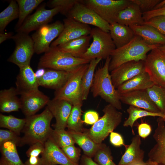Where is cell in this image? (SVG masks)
I'll list each match as a JSON object with an SVG mask.
<instances>
[{"label":"cell","mask_w":165,"mask_h":165,"mask_svg":"<svg viewBox=\"0 0 165 165\" xmlns=\"http://www.w3.org/2000/svg\"><path fill=\"white\" fill-rule=\"evenodd\" d=\"M145 72L144 61L124 63L111 72L112 83L116 89L126 81Z\"/></svg>","instance_id":"cell-15"},{"label":"cell","mask_w":165,"mask_h":165,"mask_svg":"<svg viewBox=\"0 0 165 165\" xmlns=\"http://www.w3.org/2000/svg\"><path fill=\"white\" fill-rule=\"evenodd\" d=\"M158 48L163 52L165 53V45L160 46Z\"/></svg>","instance_id":"cell-56"},{"label":"cell","mask_w":165,"mask_h":165,"mask_svg":"<svg viewBox=\"0 0 165 165\" xmlns=\"http://www.w3.org/2000/svg\"><path fill=\"white\" fill-rule=\"evenodd\" d=\"M53 116L47 106L41 113L26 117L22 131V145H31L36 142L44 144L50 137L53 129L50 123Z\"/></svg>","instance_id":"cell-1"},{"label":"cell","mask_w":165,"mask_h":165,"mask_svg":"<svg viewBox=\"0 0 165 165\" xmlns=\"http://www.w3.org/2000/svg\"><path fill=\"white\" fill-rule=\"evenodd\" d=\"M61 149L71 161L74 163L78 164L81 156L80 149L73 145L63 147Z\"/></svg>","instance_id":"cell-44"},{"label":"cell","mask_w":165,"mask_h":165,"mask_svg":"<svg viewBox=\"0 0 165 165\" xmlns=\"http://www.w3.org/2000/svg\"><path fill=\"white\" fill-rule=\"evenodd\" d=\"M26 122V118L20 119L12 115L0 114V127L14 132L18 135L22 131Z\"/></svg>","instance_id":"cell-36"},{"label":"cell","mask_w":165,"mask_h":165,"mask_svg":"<svg viewBox=\"0 0 165 165\" xmlns=\"http://www.w3.org/2000/svg\"><path fill=\"white\" fill-rule=\"evenodd\" d=\"M109 33L116 48H120L127 44L136 35L129 26L117 22L110 24Z\"/></svg>","instance_id":"cell-26"},{"label":"cell","mask_w":165,"mask_h":165,"mask_svg":"<svg viewBox=\"0 0 165 165\" xmlns=\"http://www.w3.org/2000/svg\"><path fill=\"white\" fill-rule=\"evenodd\" d=\"M137 4L142 13L154 9L162 1L160 0H131Z\"/></svg>","instance_id":"cell-46"},{"label":"cell","mask_w":165,"mask_h":165,"mask_svg":"<svg viewBox=\"0 0 165 165\" xmlns=\"http://www.w3.org/2000/svg\"><path fill=\"white\" fill-rule=\"evenodd\" d=\"M50 137L61 148L75 143L68 131L65 129L53 130Z\"/></svg>","instance_id":"cell-39"},{"label":"cell","mask_w":165,"mask_h":165,"mask_svg":"<svg viewBox=\"0 0 165 165\" xmlns=\"http://www.w3.org/2000/svg\"><path fill=\"white\" fill-rule=\"evenodd\" d=\"M16 146L14 142L10 141L0 145V165H24L18 153Z\"/></svg>","instance_id":"cell-31"},{"label":"cell","mask_w":165,"mask_h":165,"mask_svg":"<svg viewBox=\"0 0 165 165\" xmlns=\"http://www.w3.org/2000/svg\"><path fill=\"white\" fill-rule=\"evenodd\" d=\"M79 165H99L93 160L91 158L85 155L82 156L81 158L80 164Z\"/></svg>","instance_id":"cell-52"},{"label":"cell","mask_w":165,"mask_h":165,"mask_svg":"<svg viewBox=\"0 0 165 165\" xmlns=\"http://www.w3.org/2000/svg\"><path fill=\"white\" fill-rule=\"evenodd\" d=\"M141 137L137 134L132 138L129 145H126L125 151L118 165H131L144 162L145 152L140 148Z\"/></svg>","instance_id":"cell-23"},{"label":"cell","mask_w":165,"mask_h":165,"mask_svg":"<svg viewBox=\"0 0 165 165\" xmlns=\"http://www.w3.org/2000/svg\"><path fill=\"white\" fill-rule=\"evenodd\" d=\"M91 38L90 35H84L57 46L62 51L80 58L89 47Z\"/></svg>","instance_id":"cell-28"},{"label":"cell","mask_w":165,"mask_h":165,"mask_svg":"<svg viewBox=\"0 0 165 165\" xmlns=\"http://www.w3.org/2000/svg\"><path fill=\"white\" fill-rule=\"evenodd\" d=\"M94 160L99 165H116L113 161L109 147L102 143L94 156Z\"/></svg>","instance_id":"cell-40"},{"label":"cell","mask_w":165,"mask_h":165,"mask_svg":"<svg viewBox=\"0 0 165 165\" xmlns=\"http://www.w3.org/2000/svg\"><path fill=\"white\" fill-rule=\"evenodd\" d=\"M60 7H56L50 9H46L43 4L40 6L32 14L28 16L21 26L16 30L17 32L28 34L36 30L43 25L47 24L53 17L61 11Z\"/></svg>","instance_id":"cell-13"},{"label":"cell","mask_w":165,"mask_h":165,"mask_svg":"<svg viewBox=\"0 0 165 165\" xmlns=\"http://www.w3.org/2000/svg\"><path fill=\"white\" fill-rule=\"evenodd\" d=\"M19 8L16 0H12L8 6L0 13V33L11 21L19 17Z\"/></svg>","instance_id":"cell-35"},{"label":"cell","mask_w":165,"mask_h":165,"mask_svg":"<svg viewBox=\"0 0 165 165\" xmlns=\"http://www.w3.org/2000/svg\"><path fill=\"white\" fill-rule=\"evenodd\" d=\"M153 135L155 144L148 154V160L159 165H165V120L159 117Z\"/></svg>","instance_id":"cell-16"},{"label":"cell","mask_w":165,"mask_h":165,"mask_svg":"<svg viewBox=\"0 0 165 165\" xmlns=\"http://www.w3.org/2000/svg\"><path fill=\"white\" fill-rule=\"evenodd\" d=\"M110 141L111 144L115 147H119L126 145L122 136L117 132L113 131L110 133Z\"/></svg>","instance_id":"cell-49"},{"label":"cell","mask_w":165,"mask_h":165,"mask_svg":"<svg viewBox=\"0 0 165 165\" xmlns=\"http://www.w3.org/2000/svg\"><path fill=\"white\" fill-rule=\"evenodd\" d=\"M144 24L152 26L165 36V16H159L145 21Z\"/></svg>","instance_id":"cell-43"},{"label":"cell","mask_w":165,"mask_h":165,"mask_svg":"<svg viewBox=\"0 0 165 165\" xmlns=\"http://www.w3.org/2000/svg\"><path fill=\"white\" fill-rule=\"evenodd\" d=\"M64 28L63 23L57 20L50 24L41 27L32 35L35 53L39 54L45 53L50 48L53 40L57 38Z\"/></svg>","instance_id":"cell-10"},{"label":"cell","mask_w":165,"mask_h":165,"mask_svg":"<svg viewBox=\"0 0 165 165\" xmlns=\"http://www.w3.org/2000/svg\"><path fill=\"white\" fill-rule=\"evenodd\" d=\"M110 57L105 60L102 67L95 72L91 91L94 97H100L106 102L117 110L122 109L119 94L113 86L109 73V66Z\"/></svg>","instance_id":"cell-3"},{"label":"cell","mask_w":165,"mask_h":165,"mask_svg":"<svg viewBox=\"0 0 165 165\" xmlns=\"http://www.w3.org/2000/svg\"><path fill=\"white\" fill-rule=\"evenodd\" d=\"M82 1L80 0L77 2L66 16L85 24L95 26L104 31L109 32L110 24L94 10L87 7Z\"/></svg>","instance_id":"cell-12"},{"label":"cell","mask_w":165,"mask_h":165,"mask_svg":"<svg viewBox=\"0 0 165 165\" xmlns=\"http://www.w3.org/2000/svg\"><path fill=\"white\" fill-rule=\"evenodd\" d=\"M68 131L77 144L83 150L84 155L90 158L94 157L95 154L101 147L102 143L94 142L88 135L83 132L72 131Z\"/></svg>","instance_id":"cell-30"},{"label":"cell","mask_w":165,"mask_h":165,"mask_svg":"<svg viewBox=\"0 0 165 165\" xmlns=\"http://www.w3.org/2000/svg\"><path fill=\"white\" fill-rule=\"evenodd\" d=\"M146 91L160 112L165 114V88L154 84Z\"/></svg>","instance_id":"cell-38"},{"label":"cell","mask_w":165,"mask_h":165,"mask_svg":"<svg viewBox=\"0 0 165 165\" xmlns=\"http://www.w3.org/2000/svg\"><path fill=\"white\" fill-rule=\"evenodd\" d=\"M119 98L121 102L130 106L151 112H161L150 98L146 90H135L120 94Z\"/></svg>","instance_id":"cell-17"},{"label":"cell","mask_w":165,"mask_h":165,"mask_svg":"<svg viewBox=\"0 0 165 165\" xmlns=\"http://www.w3.org/2000/svg\"><path fill=\"white\" fill-rule=\"evenodd\" d=\"M90 35L92 42L80 58L90 61L97 58L106 59L110 57L116 47L109 33L96 27L92 28Z\"/></svg>","instance_id":"cell-7"},{"label":"cell","mask_w":165,"mask_h":165,"mask_svg":"<svg viewBox=\"0 0 165 165\" xmlns=\"http://www.w3.org/2000/svg\"><path fill=\"white\" fill-rule=\"evenodd\" d=\"M127 112L129 114L127 119L123 123L125 127L130 126L132 129L133 134H134L133 126L135 122L138 119L146 116H158L163 118L165 120V114L162 113L151 112L144 109L130 106L127 109Z\"/></svg>","instance_id":"cell-33"},{"label":"cell","mask_w":165,"mask_h":165,"mask_svg":"<svg viewBox=\"0 0 165 165\" xmlns=\"http://www.w3.org/2000/svg\"><path fill=\"white\" fill-rule=\"evenodd\" d=\"M129 27L136 35L140 36L147 43L151 45H165V36L153 27L145 24Z\"/></svg>","instance_id":"cell-24"},{"label":"cell","mask_w":165,"mask_h":165,"mask_svg":"<svg viewBox=\"0 0 165 165\" xmlns=\"http://www.w3.org/2000/svg\"><path fill=\"white\" fill-rule=\"evenodd\" d=\"M44 144L36 142L31 145L26 153L28 158L31 156L38 157L44 152Z\"/></svg>","instance_id":"cell-47"},{"label":"cell","mask_w":165,"mask_h":165,"mask_svg":"<svg viewBox=\"0 0 165 165\" xmlns=\"http://www.w3.org/2000/svg\"><path fill=\"white\" fill-rule=\"evenodd\" d=\"M41 77L37 79L38 85L43 87L55 90L61 88L65 83L72 72L45 69Z\"/></svg>","instance_id":"cell-22"},{"label":"cell","mask_w":165,"mask_h":165,"mask_svg":"<svg viewBox=\"0 0 165 165\" xmlns=\"http://www.w3.org/2000/svg\"><path fill=\"white\" fill-rule=\"evenodd\" d=\"M90 61L62 51L57 46L50 47L40 58L38 68L70 72Z\"/></svg>","instance_id":"cell-4"},{"label":"cell","mask_w":165,"mask_h":165,"mask_svg":"<svg viewBox=\"0 0 165 165\" xmlns=\"http://www.w3.org/2000/svg\"><path fill=\"white\" fill-rule=\"evenodd\" d=\"M80 0H52L49 2V6L54 8L60 7L61 9V13L66 16L69 11Z\"/></svg>","instance_id":"cell-41"},{"label":"cell","mask_w":165,"mask_h":165,"mask_svg":"<svg viewBox=\"0 0 165 165\" xmlns=\"http://www.w3.org/2000/svg\"><path fill=\"white\" fill-rule=\"evenodd\" d=\"M116 22L121 24L131 26L143 24L145 21L143 13L138 6L132 2L118 13Z\"/></svg>","instance_id":"cell-25"},{"label":"cell","mask_w":165,"mask_h":165,"mask_svg":"<svg viewBox=\"0 0 165 165\" xmlns=\"http://www.w3.org/2000/svg\"><path fill=\"white\" fill-rule=\"evenodd\" d=\"M47 105L56 119V123L53 125L54 129H65L73 107L72 104L64 100L53 98L50 100Z\"/></svg>","instance_id":"cell-20"},{"label":"cell","mask_w":165,"mask_h":165,"mask_svg":"<svg viewBox=\"0 0 165 165\" xmlns=\"http://www.w3.org/2000/svg\"><path fill=\"white\" fill-rule=\"evenodd\" d=\"M41 154L42 165H79L71 161L50 137L44 144Z\"/></svg>","instance_id":"cell-18"},{"label":"cell","mask_w":165,"mask_h":165,"mask_svg":"<svg viewBox=\"0 0 165 165\" xmlns=\"http://www.w3.org/2000/svg\"><path fill=\"white\" fill-rule=\"evenodd\" d=\"M144 62L145 71L154 84L165 88V53L156 48L147 55Z\"/></svg>","instance_id":"cell-11"},{"label":"cell","mask_w":165,"mask_h":165,"mask_svg":"<svg viewBox=\"0 0 165 165\" xmlns=\"http://www.w3.org/2000/svg\"><path fill=\"white\" fill-rule=\"evenodd\" d=\"M16 88L13 87L4 89L0 91V110L2 112L18 111L20 109V99Z\"/></svg>","instance_id":"cell-29"},{"label":"cell","mask_w":165,"mask_h":165,"mask_svg":"<svg viewBox=\"0 0 165 165\" xmlns=\"http://www.w3.org/2000/svg\"><path fill=\"white\" fill-rule=\"evenodd\" d=\"M131 165H147L146 162H144L134 164Z\"/></svg>","instance_id":"cell-57"},{"label":"cell","mask_w":165,"mask_h":165,"mask_svg":"<svg viewBox=\"0 0 165 165\" xmlns=\"http://www.w3.org/2000/svg\"><path fill=\"white\" fill-rule=\"evenodd\" d=\"M154 85L149 75L145 71L126 81L116 89L122 94L138 90H146Z\"/></svg>","instance_id":"cell-27"},{"label":"cell","mask_w":165,"mask_h":165,"mask_svg":"<svg viewBox=\"0 0 165 165\" xmlns=\"http://www.w3.org/2000/svg\"><path fill=\"white\" fill-rule=\"evenodd\" d=\"M44 0H17L19 11L18 20L16 26V30L22 25L28 16Z\"/></svg>","instance_id":"cell-34"},{"label":"cell","mask_w":165,"mask_h":165,"mask_svg":"<svg viewBox=\"0 0 165 165\" xmlns=\"http://www.w3.org/2000/svg\"><path fill=\"white\" fill-rule=\"evenodd\" d=\"M19 68L16 82V88L18 95H21L38 90L39 86L37 79L30 65L22 66Z\"/></svg>","instance_id":"cell-21"},{"label":"cell","mask_w":165,"mask_h":165,"mask_svg":"<svg viewBox=\"0 0 165 165\" xmlns=\"http://www.w3.org/2000/svg\"><path fill=\"white\" fill-rule=\"evenodd\" d=\"M82 105H73L67 123V127L69 130L76 132H83L85 130L83 127L84 121L81 119V107Z\"/></svg>","instance_id":"cell-37"},{"label":"cell","mask_w":165,"mask_h":165,"mask_svg":"<svg viewBox=\"0 0 165 165\" xmlns=\"http://www.w3.org/2000/svg\"><path fill=\"white\" fill-rule=\"evenodd\" d=\"M99 119L98 112L94 110H89L85 112L84 116V122L88 125H93Z\"/></svg>","instance_id":"cell-48"},{"label":"cell","mask_w":165,"mask_h":165,"mask_svg":"<svg viewBox=\"0 0 165 165\" xmlns=\"http://www.w3.org/2000/svg\"><path fill=\"white\" fill-rule=\"evenodd\" d=\"M89 66V64L80 65L75 69L64 84L55 91L53 98L64 100L73 105H82L81 82L82 76Z\"/></svg>","instance_id":"cell-6"},{"label":"cell","mask_w":165,"mask_h":165,"mask_svg":"<svg viewBox=\"0 0 165 165\" xmlns=\"http://www.w3.org/2000/svg\"><path fill=\"white\" fill-rule=\"evenodd\" d=\"M20 99V109L26 117L35 115L47 105L50 100L39 90L22 94Z\"/></svg>","instance_id":"cell-19"},{"label":"cell","mask_w":165,"mask_h":165,"mask_svg":"<svg viewBox=\"0 0 165 165\" xmlns=\"http://www.w3.org/2000/svg\"><path fill=\"white\" fill-rule=\"evenodd\" d=\"M111 104L104 108L103 116L94 123L91 128L85 129L83 133L94 142L101 144L120 124L123 118V113Z\"/></svg>","instance_id":"cell-5"},{"label":"cell","mask_w":165,"mask_h":165,"mask_svg":"<svg viewBox=\"0 0 165 165\" xmlns=\"http://www.w3.org/2000/svg\"></svg>","instance_id":"cell-58"},{"label":"cell","mask_w":165,"mask_h":165,"mask_svg":"<svg viewBox=\"0 0 165 165\" xmlns=\"http://www.w3.org/2000/svg\"><path fill=\"white\" fill-rule=\"evenodd\" d=\"M82 2L109 24L116 22L119 13L132 3L131 0H85Z\"/></svg>","instance_id":"cell-8"},{"label":"cell","mask_w":165,"mask_h":165,"mask_svg":"<svg viewBox=\"0 0 165 165\" xmlns=\"http://www.w3.org/2000/svg\"><path fill=\"white\" fill-rule=\"evenodd\" d=\"M24 165H42L41 157L31 156L25 162Z\"/></svg>","instance_id":"cell-51"},{"label":"cell","mask_w":165,"mask_h":165,"mask_svg":"<svg viewBox=\"0 0 165 165\" xmlns=\"http://www.w3.org/2000/svg\"><path fill=\"white\" fill-rule=\"evenodd\" d=\"M64 29L58 37L51 43L50 47H55L82 36L90 35L92 28L88 25L67 17L63 20Z\"/></svg>","instance_id":"cell-14"},{"label":"cell","mask_w":165,"mask_h":165,"mask_svg":"<svg viewBox=\"0 0 165 165\" xmlns=\"http://www.w3.org/2000/svg\"><path fill=\"white\" fill-rule=\"evenodd\" d=\"M101 60L97 58L91 60L88 68L82 76L81 82V92L83 101L86 100L88 97L93 82L95 69Z\"/></svg>","instance_id":"cell-32"},{"label":"cell","mask_w":165,"mask_h":165,"mask_svg":"<svg viewBox=\"0 0 165 165\" xmlns=\"http://www.w3.org/2000/svg\"><path fill=\"white\" fill-rule=\"evenodd\" d=\"M159 16H165V0L161 1L153 10L143 13L145 22Z\"/></svg>","instance_id":"cell-45"},{"label":"cell","mask_w":165,"mask_h":165,"mask_svg":"<svg viewBox=\"0 0 165 165\" xmlns=\"http://www.w3.org/2000/svg\"><path fill=\"white\" fill-rule=\"evenodd\" d=\"M138 135L143 138L148 137L152 132V127L150 125L146 123H141L138 127Z\"/></svg>","instance_id":"cell-50"},{"label":"cell","mask_w":165,"mask_h":165,"mask_svg":"<svg viewBox=\"0 0 165 165\" xmlns=\"http://www.w3.org/2000/svg\"><path fill=\"white\" fill-rule=\"evenodd\" d=\"M147 165H159L156 163L148 160L146 162Z\"/></svg>","instance_id":"cell-55"},{"label":"cell","mask_w":165,"mask_h":165,"mask_svg":"<svg viewBox=\"0 0 165 165\" xmlns=\"http://www.w3.org/2000/svg\"><path fill=\"white\" fill-rule=\"evenodd\" d=\"M45 70L46 69L44 68H38V69L35 72L36 78L38 79L42 76L45 73Z\"/></svg>","instance_id":"cell-54"},{"label":"cell","mask_w":165,"mask_h":165,"mask_svg":"<svg viewBox=\"0 0 165 165\" xmlns=\"http://www.w3.org/2000/svg\"><path fill=\"white\" fill-rule=\"evenodd\" d=\"M11 39L15 43V49L8 59L19 67L30 65L31 58L35 52L34 42L28 34L17 32Z\"/></svg>","instance_id":"cell-9"},{"label":"cell","mask_w":165,"mask_h":165,"mask_svg":"<svg viewBox=\"0 0 165 165\" xmlns=\"http://www.w3.org/2000/svg\"><path fill=\"white\" fill-rule=\"evenodd\" d=\"M22 138L9 130H0V145L9 141L14 142L17 146H22Z\"/></svg>","instance_id":"cell-42"},{"label":"cell","mask_w":165,"mask_h":165,"mask_svg":"<svg viewBox=\"0 0 165 165\" xmlns=\"http://www.w3.org/2000/svg\"><path fill=\"white\" fill-rule=\"evenodd\" d=\"M13 36L11 32L0 33V44H1L8 39L11 38Z\"/></svg>","instance_id":"cell-53"},{"label":"cell","mask_w":165,"mask_h":165,"mask_svg":"<svg viewBox=\"0 0 165 165\" xmlns=\"http://www.w3.org/2000/svg\"><path fill=\"white\" fill-rule=\"evenodd\" d=\"M160 46L151 45L136 35L128 43L112 52L109 70L112 71L122 64L132 61H144L147 53Z\"/></svg>","instance_id":"cell-2"}]
</instances>
